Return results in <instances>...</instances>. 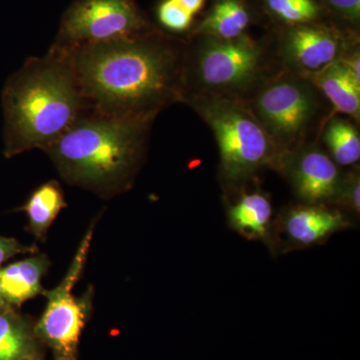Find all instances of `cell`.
<instances>
[{"instance_id":"cell-12","label":"cell","mask_w":360,"mask_h":360,"mask_svg":"<svg viewBox=\"0 0 360 360\" xmlns=\"http://www.w3.org/2000/svg\"><path fill=\"white\" fill-rule=\"evenodd\" d=\"M340 40L326 28L300 26L291 30L286 42L288 58L307 71L321 70L338 60Z\"/></svg>"},{"instance_id":"cell-22","label":"cell","mask_w":360,"mask_h":360,"mask_svg":"<svg viewBox=\"0 0 360 360\" xmlns=\"http://www.w3.org/2000/svg\"><path fill=\"white\" fill-rule=\"evenodd\" d=\"M39 251L37 245H23L16 238L0 236V267L18 255H30Z\"/></svg>"},{"instance_id":"cell-7","label":"cell","mask_w":360,"mask_h":360,"mask_svg":"<svg viewBox=\"0 0 360 360\" xmlns=\"http://www.w3.org/2000/svg\"><path fill=\"white\" fill-rule=\"evenodd\" d=\"M352 222L338 210L322 205H298L281 215L272 224L271 245L284 250H302L321 245Z\"/></svg>"},{"instance_id":"cell-8","label":"cell","mask_w":360,"mask_h":360,"mask_svg":"<svg viewBox=\"0 0 360 360\" xmlns=\"http://www.w3.org/2000/svg\"><path fill=\"white\" fill-rule=\"evenodd\" d=\"M260 56L259 47L246 37L212 42L198 59L201 82L220 89L245 84L257 72Z\"/></svg>"},{"instance_id":"cell-26","label":"cell","mask_w":360,"mask_h":360,"mask_svg":"<svg viewBox=\"0 0 360 360\" xmlns=\"http://www.w3.org/2000/svg\"><path fill=\"white\" fill-rule=\"evenodd\" d=\"M18 360H44V352L27 355V356L22 357V359Z\"/></svg>"},{"instance_id":"cell-20","label":"cell","mask_w":360,"mask_h":360,"mask_svg":"<svg viewBox=\"0 0 360 360\" xmlns=\"http://www.w3.org/2000/svg\"><path fill=\"white\" fill-rule=\"evenodd\" d=\"M193 16L174 0H165L158 9L160 22L175 32L187 30L193 20Z\"/></svg>"},{"instance_id":"cell-21","label":"cell","mask_w":360,"mask_h":360,"mask_svg":"<svg viewBox=\"0 0 360 360\" xmlns=\"http://www.w3.org/2000/svg\"><path fill=\"white\" fill-rule=\"evenodd\" d=\"M333 200L340 203L354 214L360 212V181L359 174H352L349 179L340 182V188Z\"/></svg>"},{"instance_id":"cell-2","label":"cell","mask_w":360,"mask_h":360,"mask_svg":"<svg viewBox=\"0 0 360 360\" xmlns=\"http://www.w3.org/2000/svg\"><path fill=\"white\" fill-rule=\"evenodd\" d=\"M1 106L6 158L44 150L89 110L68 59L52 47L6 80Z\"/></svg>"},{"instance_id":"cell-23","label":"cell","mask_w":360,"mask_h":360,"mask_svg":"<svg viewBox=\"0 0 360 360\" xmlns=\"http://www.w3.org/2000/svg\"><path fill=\"white\" fill-rule=\"evenodd\" d=\"M336 11L348 20L359 21L360 18V0H328Z\"/></svg>"},{"instance_id":"cell-6","label":"cell","mask_w":360,"mask_h":360,"mask_svg":"<svg viewBox=\"0 0 360 360\" xmlns=\"http://www.w3.org/2000/svg\"><path fill=\"white\" fill-rule=\"evenodd\" d=\"M146 22L132 0H78L66 11L54 49L103 44L143 34Z\"/></svg>"},{"instance_id":"cell-13","label":"cell","mask_w":360,"mask_h":360,"mask_svg":"<svg viewBox=\"0 0 360 360\" xmlns=\"http://www.w3.org/2000/svg\"><path fill=\"white\" fill-rule=\"evenodd\" d=\"M231 229L248 240L264 241L271 245L272 206L266 195L260 193L241 194L227 208Z\"/></svg>"},{"instance_id":"cell-17","label":"cell","mask_w":360,"mask_h":360,"mask_svg":"<svg viewBox=\"0 0 360 360\" xmlns=\"http://www.w3.org/2000/svg\"><path fill=\"white\" fill-rule=\"evenodd\" d=\"M250 23V15L239 0H220L200 26V32L219 40L243 37Z\"/></svg>"},{"instance_id":"cell-5","label":"cell","mask_w":360,"mask_h":360,"mask_svg":"<svg viewBox=\"0 0 360 360\" xmlns=\"http://www.w3.org/2000/svg\"><path fill=\"white\" fill-rule=\"evenodd\" d=\"M198 103V110L214 132L225 179L243 181L274 160L271 137L245 106L225 98Z\"/></svg>"},{"instance_id":"cell-27","label":"cell","mask_w":360,"mask_h":360,"mask_svg":"<svg viewBox=\"0 0 360 360\" xmlns=\"http://www.w3.org/2000/svg\"><path fill=\"white\" fill-rule=\"evenodd\" d=\"M8 307V304L4 300V292H2L1 281H0V309H4V307Z\"/></svg>"},{"instance_id":"cell-1","label":"cell","mask_w":360,"mask_h":360,"mask_svg":"<svg viewBox=\"0 0 360 360\" xmlns=\"http://www.w3.org/2000/svg\"><path fill=\"white\" fill-rule=\"evenodd\" d=\"M54 49L68 59L87 108L94 112L150 124L184 94L179 54L146 35Z\"/></svg>"},{"instance_id":"cell-3","label":"cell","mask_w":360,"mask_h":360,"mask_svg":"<svg viewBox=\"0 0 360 360\" xmlns=\"http://www.w3.org/2000/svg\"><path fill=\"white\" fill-rule=\"evenodd\" d=\"M149 125L89 110L44 151L70 186L110 200L134 186Z\"/></svg>"},{"instance_id":"cell-4","label":"cell","mask_w":360,"mask_h":360,"mask_svg":"<svg viewBox=\"0 0 360 360\" xmlns=\"http://www.w3.org/2000/svg\"><path fill=\"white\" fill-rule=\"evenodd\" d=\"M97 220L87 227L60 283L42 295L46 303L35 321V333L41 345L51 349L53 360H78L80 338L94 309V288L89 286L79 296L73 288L84 276Z\"/></svg>"},{"instance_id":"cell-14","label":"cell","mask_w":360,"mask_h":360,"mask_svg":"<svg viewBox=\"0 0 360 360\" xmlns=\"http://www.w3.org/2000/svg\"><path fill=\"white\" fill-rule=\"evenodd\" d=\"M68 207L65 191L58 180L40 184L28 196L25 205L18 207L27 217L26 231L40 243H46L49 231L61 210Z\"/></svg>"},{"instance_id":"cell-16","label":"cell","mask_w":360,"mask_h":360,"mask_svg":"<svg viewBox=\"0 0 360 360\" xmlns=\"http://www.w3.org/2000/svg\"><path fill=\"white\" fill-rule=\"evenodd\" d=\"M315 79L336 110L359 117L360 84L352 77L345 61L338 59L319 71Z\"/></svg>"},{"instance_id":"cell-15","label":"cell","mask_w":360,"mask_h":360,"mask_svg":"<svg viewBox=\"0 0 360 360\" xmlns=\"http://www.w3.org/2000/svg\"><path fill=\"white\" fill-rule=\"evenodd\" d=\"M34 324L20 309L11 305L0 309V360H18L42 352Z\"/></svg>"},{"instance_id":"cell-10","label":"cell","mask_w":360,"mask_h":360,"mask_svg":"<svg viewBox=\"0 0 360 360\" xmlns=\"http://www.w3.org/2000/svg\"><path fill=\"white\" fill-rule=\"evenodd\" d=\"M292 179L296 193L309 205L333 200L341 182L335 161L319 150L307 151L298 158Z\"/></svg>"},{"instance_id":"cell-9","label":"cell","mask_w":360,"mask_h":360,"mask_svg":"<svg viewBox=\"0 0 360 360\" xmlns=\"http://www.w3.org/2000/svg\"><path fill=\"white\" fill-rule=\"evenodd\" d=\"M257 105L264 127L283 141L297 136L314 112V101L309 90L290 80L265 89Z\"/></svg>"},{"instance_id":"cell-19","label":"cell","mask_w":360,"mask_h":360,"mask_svg":"<svg viewBox=\"0 0 360 360\" xmlns=\"http://www.w3.org/2000/svg\"><path fill=\"white\" fill-rule=\"evenodd\" d=\"M267 4L277 16L290 23L309 22L319 13L314 0H267Z\"/></svg>"},{"instance_id":"cell-24","label":"cell","mask_w":360,"mask_h":360,"mask_svg":"<svg viewBox=\"0 0 360 360\" xmlns=\"http://www.w3.org/2000/svg\"><path fill=\"white\" fill-rule=\"evenodd\" d=\"M174 1L176 2L182 8L186 9L187 13L193 15V14L200 11L205 0H174Z\"/></svg>"},{"instance_id":"cell-25","label":"cell","mask_w":360,"mask_h":360,"mask_svg":"<svg viewBox=\"0 0 360 360\" xmlns=\"http://www.w3.org/2000/svg\"><path fill=\"white\" fill-rule=\"evenodd\" d=\"M345 61V65H347L348 70L352 73V77L355 78L356 82H359L360 84V70H359V53L355 54L354 58H350L349 60H343Z\"/></svg>"},{"instance_id":"cell-11","label":"cell","mask_w":360,"mask_h":360,"mask_svg":"<svg viewBox=\"0 0 360 360\" xmlns=\"http://www.w3.org/2000/svg\"><path fill=\"white\" fill-rule=\"evenodd\" d=\"M51 266V258L40 251L2 265L0 281L7 304L20 309L23 303L44 295L45 288L42 285V279Z\"/></svg>"},{"instance_id":"cell-18","label":"cell","mask_w":360,"mask_h":360,"mask_svg":"<svg viewBox=\"0 0 360 360\" xmlns=\"http://www.w3.org/2000/svg\"><path fill=\"white\" fill-rule=\"evenodd\" d=\"M324 141L340 165H352L360 158V139L356 129L347 120H333L326 130Z\"/></svg>"}]
</instances>
